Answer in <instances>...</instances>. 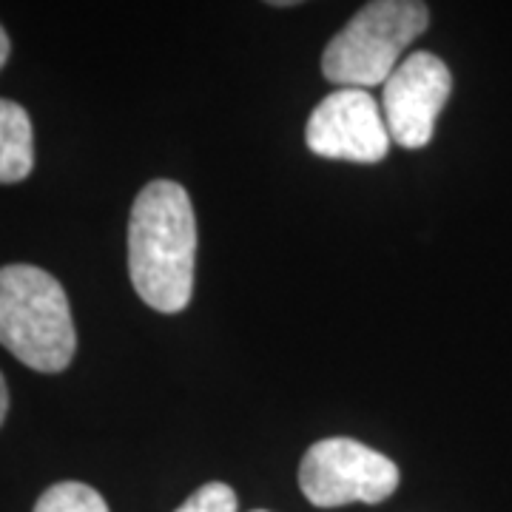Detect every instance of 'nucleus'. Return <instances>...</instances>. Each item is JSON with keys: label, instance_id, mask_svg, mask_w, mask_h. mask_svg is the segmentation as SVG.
Listing matches in <instances>:
<instances>
[{"label": "nucleus", "instance_id": "nucleus-10", "mask_svg": "<svg viewBox=\"0 0 512 512\" xmlns=\"http://www.w3.org/2000/svg\"><path fill=\"white\" fill-rule=\"evenodd\" d=\"M6 410H9V390H6L3 373H0V424L6 421Z\"/></svg>", "mask_w": 512, "mask_h": 512}, {"label": "nucleus", "instance_id": "nucleus-11", "mask_svg": "<svg viewBox=\"0 0 512 512\" xmlns=\"http://www.w3.org/2000/svg\"><path fill=\"white\" fill-rule=\"evenodd\" d=\"M9 37H6V32H3V26H0V69L6 66V60H9Z\"/></svg>", "mask_w": 512, "mask_h": 512}, {"label": "nucleus", "instance_id": "nucleus-9", "mask_svg": "<svg viewBox=\"0 0 512 512\" xmlns=\"http://www.w3.org/2000/svg\"><path fill=\"white\" fill-rule=\"evenodd\" d=\"M177 512H237V495L228 484L211 481L191 495Z\"/></svg>", "mask_w": 512, "mask_h": 512}, {"label": "nucleus", "instance_id": "nucleus-1", "mask_svg": "<svg viewBox=\"0 0 512 512\" xmlns=\"http://www.w3.org/2000/svg\"><path fill=\"white\" fill-rule=\"evenodd\" d=\"M197 217L183 185L148 183L128 220V274L137 296L160 313H180L194 293Z\"/></svg>", "mask_w": 512, "mask_h": 512}, {"label": "nucleus", "instance_id": "nucleus-3", "mask_svg": "<svg viewBox=\"0 0 512 512\" xmlns=\"http://www.w3.org/2000/svg\"><path fill=\"white\" fill-rule=\"evenodd\" d=\"M427 23L424 0H370L328 43L322 55L325 80L339 89L367 92L384 86Z\"/></svg>", "mask_w": 512, "mask_h": 512}, {"label": "nucleus", "instance_id": "nucleus-12", "mask_svg": "<svg viewBox=\"0 0 512 512\" xmlns=\"http://www.w3.org/2000/svg\"><path fill=\"white\" fill-rule=\"evenodd\" d=\"M265 3H271V6H299L305 0H265Z\"/></svg>", "mask_w": 512, "mask_h": 512}, {"label": "nucleus", "instance_id": "nucleus-8", "mask_svg": "<svg viewBox=\"0 0 512 512\" xmlns=\"http://www.w3.org/2000/svg\"><path fill=\"white\" fill-rule=\"evenodd\" d=\"M35 512H109V504L89 484L60 481L40 495Z\"/></svg>", "mask_w": 512, "mask_h": 512}, {"label": "nucleus", "instance_id": "nucleus-2", "mask_svg": "<svg viewBox=\"0 0 512 512\" xmlns=\"http://www.w3.org/2000/svg\"><path fill=\"white\" fill-rule=\"evenodd\" d=\"M0 345L37 373H60L77 350L69 296L35 265L0 268Z\"/></svg>", "mask_w": 512, "mask_h": 512}, {"label": "nucleus", "instance_id": "nucleus-5", "mask_svg": "<svg viewBox=\"0 0 512 512\" xmlns=\"http://www.w3.org/2000/svg\"><path fill=\"white\" fill-rule=\"evenodd\" d=\"M453 92V74L433 52H413L387 77L382 114L390 140L402 148H424Z\"/></svg>", "mask_w": 512, "mask_h": 512}, {"label": "nucleus", "instance_id": "nucleus-7", "mask_svg": "<svg viewBox=\"0 0 512 512\" xmlns=\"http://www.w3.org/2000/svg\"><path fill=\"white\" fill-rule=\"evenodd\" d=\"M35 168V134L23 106L0 97V185L26 180Z\"/></svg>", "mask_w": 512, "mask_h": 512}, {"label": "nucleus", "instance_id": "nucleus-13", "mask_svg": "<svg viewBox=\"0 0 512 512\" xmlns=\"http://www.w3.org/2000/svg\"><path fill=\"white\" fill-rule=\"evenodd\" d=\"M254 512H268V510H254Z\"/></svg>", "mask_w": 512, "mask_h": 512}, {"label": "nucleus", "instance_id": "nucleus-4", "mask_svg": "<svg viewBox=\"0 0 512 512\" xmlns=\"http://www.w3.org/2000/svg\"><path fill=\"white\" fill-rule=\"evenodd\" d=\"M299 487L313 507L379 504L396 493L399 467L353 439L316 441L299 464Z\"/></svg>", "mask_w": 512, "mask_h": 512}, {"label": "nucleus", "instance_id": "nucleus-6", "mask_svg": "<svg viewBox=\"0 0 512 512\" xmlns=\"http://www.w3.org/2000/svg\"><path fill=\"white\" fill-rule=\"evenodd\" d=\"M305 143L325 160L379 163L390 151L382 106L367 89H336L313 109Z\"/></svg>", "mask_w": 512, "mask_h": 512}]
</instances>
